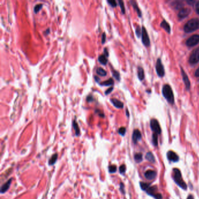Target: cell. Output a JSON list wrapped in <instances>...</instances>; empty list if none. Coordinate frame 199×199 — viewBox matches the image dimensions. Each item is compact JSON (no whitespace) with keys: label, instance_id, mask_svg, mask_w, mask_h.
Instances as JSON below:
<instances>
[{"label":"cell","instance_id":"44","mask_svg":"<svg viewBox=\"0 0 199 199\" xmlns=\"http://www.w3.org/2000/svg\"><path fill=\"white\" fill-rule=\"evenodd\" d=\"M195 76L199 77V68L196 70V71L195 72Z\"/></svg>","mask_w":199,"mask_h":199},{"label":"cell","instance_id":"9","mask_svg":"<svg viewBox=\"0 0 199 199\" xmlns=\"http://www.w3.org/2000/svg\"><path fill=\"white\" fill-rule=\"evenodd\" d=\"M141 35H142V41H143V44L147 47L149 46V45H150L149 38L147 32L144 27L142 28Z\"/></svg>","mask_w":199,"mask_h":199},{"label":"cell","instance_id":"32","mask_svg":"<svg viewBox=\"0 0 199 199\" xmlns=\"http://www.w3.org/2000/svg\"><path fill=\"white\" fill-rule=\"evenodd\" d=\"M118 2H119V6H120V7L121 8L122 12L123 14H124L125 13V8H124V2H123V1H120V0H119Z\"/></svg>","mask_w":199,"mask_h":199},{"label":"cell","instance_id":"39","mask_svg":"<svg viewBox=\"0 0 199 199\" xmlns=\"http://www.w3.org/2000/svg\"><path fill=\"white\" fill-rule=\"evenodd\" d=\"M106 41V33L104 32L103 33L102 35V44H104L105 42Z\"/></svg>","mask_w":199,"mask_h":199},{"label":"cell","instance_id":"14","mask_svg":"<svg viewBox=\"0 0 199 199\" xmlns=\"http://www.w3.org/2000/svg\"><path fill=\"white\" fill-rule=\"evenodd\" d=\"M190 13V10L188 8L181 9L178 14V17L180 19H183L189 15Z\"/></svg>","mask_w":199,"mask_h":199},{"label":"cell","instance_id":"15","mask_svg":"<svg viewBox=\"0 0 199 199\" xmlns=\"http://www.w3.org/2000/svg\"><path fill=\"white\" fill-rule=\"evenodd\" d=\"M110 102L112 103L113 105H114V106H115L117 108H119V109H122L124 106V104L122 102H121L120 101H119L118 99L116 98H112L110 99Z\"/></svg>","mask_w":199,"mask_h":199},{"label":"cell","instance_id":"24","mask_svg":"<svg viewBox=\"0 0 199 199\" xmlns=\"http://www.w3.org/2000/svg\"><path fill=\"white\" fill-rule=\"evenodd\" d=\"M145 158L147 159L149 162H155V159L153 154L151 152H148L145 155Z\"/></svg>","mask_w":199,"mask_h":199},{"label":"cell","instance_id":"23","mask_svg":"<svg viewBox=\"0 0 199 199\" xmlns=\"http://www.w3.org/2000/svg\"><path fill=\"white\" fill-rule=\"evenodd\" d=\"M138 77L140 80L142 81L144 78V71L143 70V68H141V67H138Z\"/></svg>","mask_w":199,"mask_h":199},{"label":"cell","instance_id":"7","mask_svg":"<svg viewBox=\"0 0 199 199\" xmlns=\"http://www.w3.org/2000/svg\"><path fill=\"white\" fill-rule=\"evenodd\" d=\"M199 43V35H194L190 37L186 41V45L189 47L196 46Z\"/></svg>","mask_w":199,"mask_h":199},{"label":"cell","instance_id":"8","mask_svg":"<svg viewBox=\"0 0 199 199\" xmlns=\"http://www.w3.org/2000/svg\"><path fill=\"white\" fill-rule=\"evenodd\" d=\"M156 71L159 77H162L165 75V70L161 60L158 58L156 63Z\"/></svg>","mask_w":199,"mask_h":199},{"label":"cell","instance_id":"45","mask_svg":"<svg viewBox=\"0 0 199 199\" xmlns=\"http://www.w3.org/2000/svg\"><path fill=\"white\" fill-rule=\"evenodd\" d=\"M94 78H95V81H96L97 82H99V81H100V79H99V78H98L97 76H95L94 77Z\"/></svg>","mask_w":199,"mask_h":199},{"label":"cell","instance_id":"4","mask_svg":"<svg viewBox=\"0 0 199 199\" xmlns=\"http://www.w3.org/2000/svg\"><path fill=\"white\" fill-rule=\"evenodd\" d=\"M147 194L154 197L155 199H162V195L157 192V188L156 186H149L145 190Z\"/></svg>","mask_w":199,"mask_h":199},{"label":"cell","instance_id":"33","mask_svg":"<svg viewBox=\"0 0 199 199\" xmlns=\"http://www.w3.org/2000/svg\"><path fill=\"white\" fill-rule=\"evenodd\" d=\"M118 132L119 133V134H120L122 136H124L125 135V134H126V128H124V127H122V128H120L119 129Z\"/></svg>","mask_w":199,"mask_h":199},{"label":"cell","instance_id":"43","mask_svg":"<svg viewBox=\"0 0 199 199\" xmlns=\"http://www.w3.org/2000/svg\"><path fill=\"white\" fill-rule=\"evenodd\" d=\"M124 184H122V183H121L120 184V190L122 191L123 192V193H124Z\"/></svg>","mask_w":199,"mask_h":199},{"label":"cell","instance_id":"26","mask_svg":"<svg viewBox=\"0 0 199 199\" xmlns=\"http://www.w3.org/2000/svg\"><path fill=\"white\" fill-rule=\"evenodd\" d=\"M158 135L157 134L154 133L153 134V143L154 145L157 147L158 146Z\"/></svg>","mask_w":199,"mask_h":199},{"label":"cell","instance_id":"2","mask_svg":"<svg viewBox=\"0 0 199 199\" xmlns=\"http://www.w3.org/2000/svg\"><path fill=\"white\" fill-rule=\"evenodd\" d=\"M199 28V19L193 18L188 21L184 26V31L186 33L192 32Z\"/></svg>","mask_w":199,"mask_h":199},{"label":"cell","instance_id":"18","mask_svg":"<svg viewBox=\"0 0 199 199\" xmlns=\"http://www.w3.org/2000/svg\"><path fill=\"white\" fill-rule=\"evenodd\" d=\"M98 61L102 65L105 66L107 63V57L105 56L104 54H101L98 57Z\"/></svg>","mask_w":199,"mask_h":199},{"label":"cell","instance_id":"13","mask_svg":"<svg viewBox=\"0 0 199 199\" xmlns=\"http://www.w3.org/2000/svg\"><path fill=\"white\" fill-rule=\"evenodd\" d=\"M144 176L145 178L148 180H153L157 176V172L154 171L148 170L145 172Z\"/></svg>","mask_w":199,"mask_h":199},{"label":"cell","instance_id":"5","mask_svg":"<svg viewBox=\"0 0 199 199\" xmlns=\"http://www.w3.org/2000/svg\"><path fill=\"white\" fill-rule=\"evenodd\" d=\"M150 126L154 133L159 134L161 133V128L158 122L156 119H152L150 122Z\"/></svg>","mask_w":199,"mask_h":199},{"label":"cell","instance_id":"28","mask_svg":"<svg viewBox=\"0 0 199 199\" xmlns=\"http://www.w3.org/2000/svg\"><path fill=\"white\" fill-rule=\"evenodd\" d=\"M131 2H132V5H133V6H134V9H136V10L137 11V14H138V16H141V11L140 10V9L138 8V6L137 5L136 2L135 1H131Z\"/></svg>","mask_w":199,"mask_h":199},{"label":"cell","instance_id":"22","mask_svg":"<svg viewBox=\"0 0 199 199\" xmlns=\"http://www.w3.org/2000/svg\"><path fill=\"white\" fill-rule=\"evenodd\" d=\"M72 126L75 130V132H76V135L77 136H78L80 134V128L78 126V124L77 123V122L76 120H74L72 122Z\"/></svg>","mask_w":199,"mask_h":199},{"label":"cell","instance_id":"31","mask_svg":"<svg viewBox=\"0 0 199 199\" xmlns=\"http://www.w3.org/2000/svg\"><path fill=\"white\" fill-rule=\"evenodd\" d=\"M117 171V167L116 165H110L109 167V172L110 173H115Z\"/></svg>","mask_w":199,"mask_h":199},{"label":"cell","instance_id":"47","mask_svg":"<svg viewBox=\"0 0 199 199\" xmlns=\"http://www.w3.org/2000/svg\"><path fill=\"white\" fill-rule=\"evenodd\" d=\"M49 31H50V29L49 28H48L47 30H46V31H45V33H46V34H47V35H48L49 34Z\"/></svg>","mask_w":199,"mask_h":199},{"label":"cell","instance_id":"34","mask_svg":"<svg viewBox=\"0 0 199 199\" xmlns=\"http://www.w3.org/2000/svg\"><path fill=\"white\" fill-rule=\"evenodd\" d=\"M107 2L112 7H116L117 6V2L115 0H108Z\"/></svg>","mask_w":199,"mask_h":199},{"label":"cell","instance_id":"11","mask_svg":"<svg viewBox=\"0 0 199 199\" xmlns=\"http://www.w3.org/2000/svg\"><path fill=\"white\" fill-rule=\"evenodd\" d=\"M182 74L183 80H184V83L185 84L186 88L187 90H189L190 88V82L188 75L186 74V73L184 72L183 69H182Z\"/></svg>","mask_w":199,"mask_h":199},{"label":"cell","instance_id":"1","mask_svg":"<svg viewBox=\"0 0 199 199\" xmlns=\"http://www.w3.org/2000/svg\"><path fill=\"white\" fill-rule=\"evenodd\" d=\"M174 172V179L175 183L179 186L180 188L184 190L187 189V184L184 182V179L182 178V174L180 172V171L179 169H174L173 171Z\"/></svg>","mask_w":199,"mask_h":199},{"label":"cell","instance_id":"16","mask_svg":"<svg viewBox=\"0 0 199 199\" xmlns=\"http://www.w3.org/2000/svg\"><path fill=\"white\" fill-rule=\"evenodd\" d=\"M11 182H12V179H10L1 186V193H5L9 189L10 187Z\"/></svg>","mask_w":199,"mask_h":199},{"label":"cell","instance_id":"19","mask_svg":"<svg viewBox=\"0 0 199 199\" xmlns=\"http://www.w3.org/2000/svg\"><path fill=\"white\" fill-rule=\"evenodd\" d=\"M96 72L97 75L102 77H105L107 75V72L102 67H98L96 70Z\"/></svg>","mask_w":199,"mask_h":199},{"label":"cell","instance_id":"41","mask_svg":"<svg viewBox=\"0 0 199 199\" xmlns=\"http://www.w3.org/2000/svg\"><path fill=\"white\" fill-rule=\"evenodd\" d=\"M196 12L199 14V1L196 4Z\"/></svg>","mask_w":199,"mask_h":199},{"label":"cell","instance_id":"38","mask_svg":"<svg viewBox=\"0 0 199 199\" xmlns=\"http://www.w3.org/2000/svg\"><path fill=\"white\" fill-rule=\"evenodd\" d=\"M113 90V87H110V88H109V89H107V90L105 91V95H109L110 92H112V91Z\"/></svg>","mask_w":199,"mask_h":199},{"label":"cell","instance_id":"30","mask_svg":"<svg viewBox=\"0 0 199 199\" xmlns=\"http://www.w3.org/2000/svg\"><path fill=\"white\" fill-rule=\"evenodd\" d=\"M150 186L149 184L145 183V182H140V187L143 190L145 191Z\"/></svg>","mask_w":199,"mask_h":199},{"label":"cell","instance_id":"37","mask_svg":"<svg viewBox=\"0 0 199 199\" xmlns=\"http://www.w3.org/2000/svg\"><path fill=\"white\" fill-rule=\"evenodd\" d=\"M87 102H89V103L92 102L93 101V97H92V95H89L87 97Z\"/></svg>","mask_w":199,"mask_h":199},{"label":"cell","instance_id":"29","mask_svg":"<svg viewBox=\"0 0 199 199\" xmlns=\"http://www.w3.org/2000/svg\"><path fill=\"white\" fill-rule=\"evenodd\" d=\"M112 72L113 76L116 78V80H117L119 81L120 80V76L119 72L116 70H112Z\"/></svg>","mask_w":199,"mask_h":199},{"label":"cell","instance_id":"12","mask_svg":"<svg viewBox=\"0 0 199 199\" xmlns=\"http://www.w3.org/2000/svg\"><path fill=\"white\" fill-rule=\"evenodd\" d=\"M141 138V134L138 130H134L133 132V136H132V140L134 144L138 142Z\"/></svg>","mask_w":199,"mask_h":199},{"label":"cell","instance_id":"25","mask_svg":"<svg viewBox=\"0 0 199 199\" xmlns=\"http://www.w3.org/2000/svg\"><path fill=\"white\" fill-rule=\"evenodd\" d=\"M134 159L137 162H141L143 161V155H142V154H136L134 155Z\"/></svg>","mask_w":199,"mask_h":199},{"label":"cell","instance_id":"3","mask_svg":"<svg viewBox=\"0 0 199 199\" xmlns=\"http://www.w3.org/2000/svg\"><path fill=\"white\" fill-rule=\"evenodd\" d=\"M162 94L168 102L171 104L174 103V95L171 87L169 85H165L162 89Z\"/></svg>","mask_w":199,"mask_h":199},{"label":"cell","instance_id":"21","mask_svg":"<svg viewBox=\"0 0 199 199\" xmlns=\"http://www.w3.org/2000/svg\"><path fill=\"white\" fill-rule=\"evenodd\" d=\"M57 158H58V154H54L51 156L50 159H49V164L50 165H54L55 163L56 162Z\"/></svg>","mask_w":199,"mask_h":199},{"label":"cell","instance_id":"17","mask_svg":"<svg viewBox=\"0 0 199 199\" xmlns=\"http://www.w3.org/2000/svg\"><path fill=\"white\" fill-rule=\"evenodd\" d=\"M161 26L163 28V29L167 31L168 33H170L171 32V27L168 23L166 20H163L161 24Z\"/></svg>","mask_w":199,"mask_h":199},{"label":"cell","instance_id":"46","mask_svg":"<svg viewBox=\"0 0 199 199\" xmlns=\"http://www.w3.org/2000/svg\"><path fill=\"white\" fill-rule=\"evenodd\" d=\"M187 199H194V197H193V196H192V195H189V196H188V198H187Z\"/></svg>","mask_w":199,"mask_h":199},{"label":"cell","instance_id":"42","mask_svg":"<svg viewBox=\"0 0 199 199\" xmlns=\"http://www.w3.org/2000/svg\"><path fill=\"white\" fill-rule=\"evenodd\" d=\"M103 51H104V54H103L106 57L109 56V52L107 51V49H106V48H105V49H103Z\"/></svg>","mask_w":199,"mask_h":199},{"label":"cell","instance_id":"36","mask_svg":"<svg viewBox=\"0 0 199 199\" xmlns=\"http://www.w3.org/2000/svg\"><path fill=\"white\" fill-rule=\"evenodd\" d=\"M95 113H97L98 114V115L99 116H101V117H102V118H104L105 117V115H104V113H103V112H102V111L101 110H95Z\"/></svg>","mask_w":199,"mask_h":199},{"label":"cell","instance_id":"6","mask_svg":"<svg viewBox=\"0 0 199 199\" xmlns=\"http://www.w3.org/2000/svg\"><path fill=\"white\" fill-rule=\"evenodd\" d=\"M199 61V47L196 48L192 53L190 58L189 62L191 64H195Z\"/></svg>","mask_w":199,"mask_h":199},{"label":"cell","instance_id":"40","mask_svg":"<svg viewBox=\"0 0 199 199\" xmlns=\"http://www.w3.org/2000/svg\"><path fill=\"white\" fill-rule=\"evenodd\" d=\"M136 32L137 36H138V37H140V35H141V32H140V28H139V27L136 28Z\"/></svg>","mask_w":199,"mask_h":199},{"label":"cell","instance_id":"48","mask_svg":"<svg viewBox=\"0 0 199 199\" xmlns=\"http://www.w3.org/2000/svg\"><path fill=\"white\" fill-rule=\"evenodd\" d=\"M126 113H127V116L128 117V116H129V113H128V109L126 110Z\"/></svg>","mask_w":199,"mask_h":199},{"label":"cell","instance_id":"20","mask_svg":"<svg viewBox=\"0 0 199 199\" xmlns=\"http://www.w3.org/2000/svg\"><path fill=\"white\" fill-rule=\"evenodd\" d=\"M113 84H114V80L112 78H110L109 80H107L106 81L102 82V83L100 84L101 85L105 86V87L110 86V85H112Z\"/></svg>","mask_w":199,"mask_h":199},{"label":"cell","instance_id":"35","mask_svg":"<svg viewBox=\"0 0 199 199\" xmlns=\"http://www.w3.org/2000/svg\"><path fill=\"white\" fill-rule=\"evenodd\" d=\"M126 167L125 165H122L119 167V171H120V174H124L126 172Z\"/></svg>","mask_w":199,"mask_h":199},{"label":"cell","instance_id":"10","mask_svg":"<svg viewBox=\"0 0 199 199\" xmlns=\"http://www.w3.org/2000/svg\"><path fill=\"white\" fill-rule=\"evenodd\" d=\"M167 158L170 161L172 162H178L179 161V156L177 155V154L175 153L172 151H169L167 153Z\"/></svg>","mask_w":199,"mask_h":199},{"label":"cell","instance_id":"27","mask_svg":"<svg viewBox=\"0 0 199 199\" xmlns=\"http://www.w3.org/2000/svg\"><path fill=\"white\" fill-rule=\"evenodd\" d=\"M42 7H43V4H37L35 5V6L33 8L34 12L35 14H37V12H39L41 11Z\"/></svg>","mask_w":199,"mask_h":199}]
</instances>
